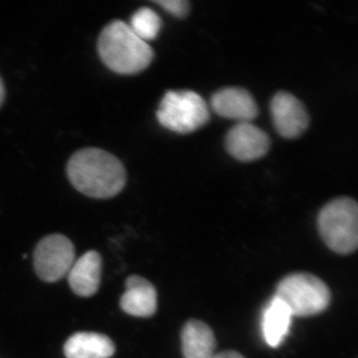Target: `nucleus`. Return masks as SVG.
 <instances>
[{"label": "nucleus", "instance_id": "1", "mask_svg": "<svg viewBox=\"0 0 358 358\" xmlns=\"http://www.w3.org/2000/svg\"><path fill=\"white\" fill-rule=\"evenodd\" d=\"M67 173L78 192L94 199L114 197L127 182L121 160L100 148H84L73 155Z\"/></svg>", "mask_w": 358, "mask_h": 358}, {"label": "nucleus", "instance_id": "2", "mask_svg": "<svg viewBox=\"0 0 358 358\" xmlns=\"http://www.w3.org/2000/svg\"><path fill=\"white\" fill-rule=\"evenodd\" d=\"M98 52L103 64L113 72L134 75L147 69L154 59V51L121 20L103 28L98 41Z\"/></svg>", "mask_w": 358, "mask_h": 358}, {"label": "nucleus", "instance_id": "3", "mask_svg": "<svg viewBox=\"0 0 358 358\" xmlns=\"http://www.w3.org/2000/svg\"><path fill=\"white\" fill-rule=\"evenodd\" d=\"M317 229L324 244L341 255L352 254L358 245V206L350 197L331 200L322 207Z\"/></svg>", "mask_w": 358, "mask_h": 358}, {"label": "nucleus", "instance_id": "4", "mask_svg": "<svg viewBox=\"0 0 358 358\" xmlns=\"http://www.w3.org/2000/svg\"><path fill=\"white\" fill-rule=\"evenodd\" d=\"M275 296L289 308L293 317H310L326 310L331 291L326 282L308 273H296L278 284Z\"/></svg>", "mask_w": 358, "mask_h": 358}, {"label": "nucleus", "instance_id": "5", "mask_svg": "<svg viewBox=\"0 0 358 358\" xmlns=\"http://www.w3.org/2000/svg\"><path fill=\"white\" fill-rule=\"evenodd\" d=\"M157 121L178 134H190L207 124L210 117L204 99L193 91H169L160 102Z\"/></svg>", "mask_w": 358, "mask_h": 358}, {"label": "nucleus", "instance_id": "6", "mask_svg": "<svg viewBox=\"0 0 358 358\" xmlns=\"http://www.w3.org/2000/svg\"><path fill=\"white\" fill-rule=\"evenodd\" d=\"M75 262V249L64 235L44 237L34 251V268L40 279L53 282L68 275Z\"/></svg>", "mask_w": 358, "mask_h": 358}, {"label": "nucleus", "instance_id": "7", "mask_svg": "<svg viewBox=\"0 0 358 358\" xmlns=\"http://www.w3.org/2000/svg\"><path fill=\"white\" fill-rule=\"evenodd\" d=\"M271 113L275 131L282 138H298L308 129L310 117L307 110L292 94L287 92L275 94L271 103Z\"/></svg>", "mask_w": 358, "mask_h": 358}, {"label": "nucleus", "instance_id": "8", "mask_svg": "<svg viewBox=\"0 0 358 358\" xmlns=\"http://www.w3.org/2000/svg\"><path fill=\"white\" fill-rule=\"evenodd\" d=\"M226 148L240 162H254L263 157L270 148V138L252 122H238L226 136Z\"/></svg>", "mask_w": 358, "mask_h": 358}, {"label": "nucleus", "instance_id": "9", "mask_svg": "<svg viewBox=\"0 0 358 358\" xmlns=\"http://www.w3.org/2000/svg\"><path fill=\"white\" fill-rule=\"evenodd\" d=\"M216 114L238 122H251L259 114L258 106L248 91L242 88H225L216 92L211 99Z\"/></svg>", "mask_w": 358, "mask_h": 358}, {"label": "nucleus", "instance_id": "10", "mask_svg": "<svg viewBox=\"0 0 358 358\" xmlns=\"http://www.w3.org/2000/svg\"><path fill=\"white\" fill-rule=\"evenodd\" d=\"M121 308L128 315L150 317L157 310V293L154 285L140 275H131L126 281Z\"/></svg>", "mask_w": 358, "mask_h": 358}, {"label": "nucleus", "instance_id": "11", "mask_svg": "<svg viewBox=\"0 0 358 358\" xmlns=\"http://www.w3.org/2000/svg\"><path fill=\"white\" fill-rule=\"evenodd\" d=\"M72 291L80 296H91L98 292L102 275V258L96 251H89L73 264L68 273Z\"/></svg>", "mask_w": 358, "mask_h": 358}, {"label": "nucleus", "instance_id": "12", "mask_svg": "<svg viewBox=\"0 0 358 358\" xmlns=\"http://www.w3.org/2000/svg\"><path fill=\"white\" fill-rule=\"evenodd\" d=\"M183 358H212L216 355V338L208 324L190 320L181 331Z\"/></svg>", "mask_w": 358, "mask_h": 358}, {"label": "nucleus", "instance_id": "13", "mask_svg": "<svg viewBox=\"0 0 358 358\" xmlns=\"http://www.w3.org/2000/svg\"><path fill=\"white\" fill-rule=\"evenodd\" d=\"M115 352L112 339L102 334L77 333L64 345L67 358H110Z\"/></svg>", "mask_w": 358, "mask_h": 358}, {"label": "nucleus", "instance_id": "14", "mask_svg": "<svg viewBox=\"0 0 358 358\" xmlns=\"http://www.w3.org/2000/svg\"><path fill=\"white\" fill-rule=\"evenodd\" d=\"M291 312L280 299L274 296L263 312L262 331L266 343L271 348L282 345L288 336L292 322Z\"/></svg>", "mask_w": 358, "mask_h": 358}, {"label": "nucleus", "instance_id": "15", "mask_svg": "<svg viewBox=\"0 0 358 358\" xmlns=\"http://www.w3.org/2000/svg\"><path fill=\"white\" fill-rule=\"evenodd\" d=\"M129 25L141 39L148 42L157 38L162 28V20L152 9L143 7L131 16Z\"/></svg>", "mask_w": 358, "mask_h": 358}, {"label": "nucleus", "instance_id": "16", "mask_svg": "<svg viewBox=\"0 0 358 358\" xmlns=\"http://www.w3.org/2000/svg\"><path fill=\"white\" fill-rule=\"evenodd\" d=\"M155 3L176 17H185L189 13V3L186 0H159Z\"/></svg>", "mask_w": 358, "mask_h": 358}, {"label": "nucleus", "instance_id": "17", "mask_svg": "<svg viewBox=\"0 0 358 358\" xmlns=\"http://www.w3.org/2000/svg\"><path fill=\"white\" fill-rule=\"evenodd\" d=\"M212 358H245L243 355H240L239 352H234V350H228V352H223L217 353Z\"/></svg>", "mask_w": 358, "mask_h": 358}, {"label": "nucleus", "instance_id": "18", "mask_svg": "<svg viewBox=\"0 0 358 358\" xmlns=\"http://www.w3.org/2000/svg\"><path fill=\"white\" fill-rule=\"evenodd\" d=\"M4 98H6V89H4L3 82H2L1 78H0V107L3 103Z\"/></svg>", "mask_w": 358, "mask_h": 358}]
</instances>
